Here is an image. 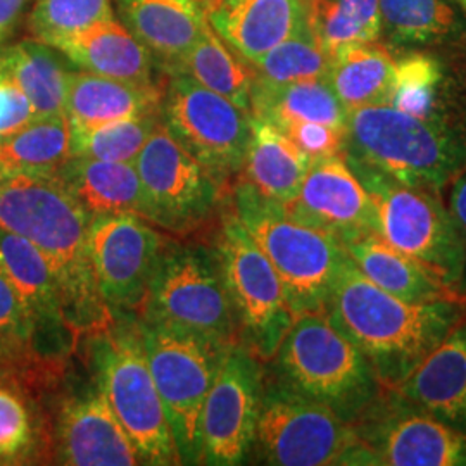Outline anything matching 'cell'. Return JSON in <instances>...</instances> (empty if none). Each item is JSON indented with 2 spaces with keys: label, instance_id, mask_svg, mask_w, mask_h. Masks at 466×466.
<instances>
[{
  "label": "cell",
  "instance_id": "obj_1",
  "mask_svg": "<svg viewBox=\"0 0 466 466\" xmlns=\"http://www.w3.org/2000/svg\"><path fill=\"white\" fill-rule=\"evenodd\" d=\"M90 217L57 173L0 169V228L25 237L49 259L75 332H97L113 321L90 258Z\"/></svg>",
  "mask_w": 466,
  "mask_h": 466
},
{
  "label": "cell",
  "instance_id": "obj_2",
  "mask_svg": "<svg viewBox=\"0 0 466 466\" xmlns=\"http://www.w3.org/2000/svg\"><path fill=\"white\" fill-rule=\"evenodd\" d=\"M327 315L367 356L383 387L396 389L466 317V302H404L370 282L348 258Z\"/></svg>",
  "mask_w": 466,
  "mask_h": 466
},
{
  "label": "cell",
  "instance_id": "obj_3",
  "mask_svg": "<svg viewBox=\"0 0 466 466\" xmlns=\"http://www.w3.org/2000/svg\"><path fill=\"white\" fill-rule=\"evenodd\" d=\"M344 159L396 184L441 192L466 167V140L441 119H421L400 109H350Z\"/></svg>",
  "mask_w": 466,
  "mask_h": 466
},
{
  "label": "cell",
  "instance_id": "obj_4",
  "mask_svg": "<svg viewBox=\"0 0 466 466\" xmlns=\"http://www.w3.org/2000/svg\"><path fill=\"white\" fill-rule=\"evenodd\" d=\"M227 202L275 268L294 317L327 311L350 258L344 246L289 217L283 204L261 196L244 178L233 184Z\"/></svg>",
  "mask_w": 466,
  "mask_h": 466
},
{
  "label": "cell",
  "instance_id": "obj_5",
  "mask_svg": "<svg viewBox=\"0 0 466 466\" xmlns=\"http://www.w3.org/2000/svg\"><path fill=\"white\" fill-rule=\"evenodd\" d=\"M113 315L104 329L82 335L90 373L130 437L140 465H182L150 373L138 318Z\"/></svg>",
  "mask_w": 466,
  "mask_h": 466
},
{
  "label": "cell",
  "instance_id": "obj_6",
  "mask_svg": "<svg viewBox=\"0 0 466 466\" xmlns=\"http://www.w3.org/2000/svg\"><path fill=\"white\" fill-rule=\"evenodd\" d=\"M271 363L269 377L330 408L350 425L387 390L367 356L333 325L327 311L296 318Z\"/></svg>",
  "mask_w": 466,
  "mask_h": 466
},
{
  "label": "cell",
  "instance_id": "obj_7",
  "mask_svg": "<svg viewBox=\"0 0 466 466\" xmlns=\"http://www.w3.org/2000/svg\"><path fill=\"white\" fill-rule=\"evenodd\" d=\"M138 319L238 342V323L217 246L167 240Z\"/></svg>",
  "mask_w": 466,
  "mask_h": 466
},
{
  "label": "cell",
  "instance_id": "obj_8",
  "mask_svg": "<svg viewBox=\"0 0 466 466\" xmlns=\"http://www.w3.org/2000/svg\"><path fill=\"white\" fill-rule=\"evenodd\" d=\"M138 327L180 463L200 465L204 402L232 344L142 319Z\"/></svg>",
  "mask_w": 466,
  "mask_h": 466
},
{
  "label": "cell",
  "instance_id": "obj_9",
  "mask_svg": "<svg viewBox=\"0 0 466 466\" xmlns=\"http://www.w3.org/2000/svg\"><path fill=\"white\" fill-rule=\"evenodd\" d=\"M377 208V233L452 290L465 294L466 250L461 233L437 192L396 184L350 167Z\"/></svg>",
  "mask_w": 466,
  "mask_h": 466
},
{
  "label": "cell",
  "instance_id": "obj_10",
  "mask_svg": "<svg viewBox=\"0 0 466 466\" xmlns=\"http://www.w3.org/2000/svg\"><path fill=\"white\" fill-rule=\"evenodd\" d=\"M358 448L352 425L330 408L265 377L250 458L275 466L350 465Z\"/></svg>",
  "mask_w": 466,
  "mask_h": 466
},
{
  "label": "cell",
  "instance_id": "obj_11",
  "mask_svg": "<svg viewBox=\"0 0 466 466\" xmlns=\"http://www.w3.org/2000/svg\"><path fill=\"white\" fill-rule=\"evenodd\" d=\"M215 246L237 315L238 342L263 363H269L296 317L275 268L250 238L228 202L221 208Z\"/></svg>",
  "mask_w": 466,
  "mask_h": 466
},
{
  "label": "cell",
  "instance_id": "obj_12",
  "mask_svg": "<svg viewBox=\"0 0 466 466\" xmlns=\"http://www.w3.org/2000/svg\"><path fill=\"white\" fill-rule=\"evenodd\" d=\"M146 221L167 232L190 233L211 221L227 202L228 182L200 165L163 121L135 157Z\"/></svg>",
  "mask_w": 466,
  "mask_h": 466
},
{
  "label": "cell",
  "instance_id": "obj_13",
  "mask_svg": "<svg viewBox=\"0 0 466 466\" xmlns=\"http://www.w3.org/2000/svg\"><path fill=\"white\" fill-rule=\"evenodd\" d=\"M161 121L190 156L223 180L230 182L244 169L252 115L190 76H169L163 88Z\"/></svg>",
  "mask_w": 466,
  "mask_h": 466
},
{
  "label": "cell",
  "instance_id": "obj_14",
  "mask_svg": "<svg viewBox=\"0 0 466 466\" xmlns=\"http://www.w3.org/2000/svg\"><path fill=\"white\" fill-rule=\"evenodd\" d=\"M370 465L463 466L466 435L387 389L352 425Z\"/></svg>",
  "mask_w": 466,
  "mask_h": 466
},
{
  "label": "cell",
  "instance_id": "obj_15",
  "mask_svg": "<svg viewBox=\"0 0 466 466\" xmlns=\"http://www.w3.org/2000/svg\"><path fill=\"white\" fill-rule=\"evenodd\" d=\"M265 377L263 361L246 346L228 348L202 410V465L248 463Z\"/></svg>",
  "mask_w": 466,
  "mask_h": 466
},
{
  "label": "cell",
  "instance_id": "obj_16",
  "mask_svg": "<svg viewBox=\"0 0 466 466\" xmlns=\"http://www.w3.org/2000/svg\"><path fill=\"white\" fill-rule=\"evenodd\" d=\"M167 238L144 218L109 215L90 221V258L100 296L113 313L137 315Z\"/></svg>",
  "mask_w": 466,
  "mask_h": 466
},
{
  "label": "cell",
  "instance_id": "obj_17",
  "mask_svg": "<svg viewBox=\"0 0 466 466\" xmlns=\"http://www.w3.org/2000/svg\"><path fill=\"white\" fill-rule=\"evenodd\" d=\"M50 463L69 466L140 465L130 437L94 380L66 389L50 402Z\"/></svg>",
  "mask_w": 466,
  "mask_h": 466
},
{
  "label": "cell",
  "instance_id": "obj_18",
  "mask_svg": "<svg viewBox=\"0 0 466 466\" xmlns=\"http://www.w3.org/2000/svg\"><path fill=\"white\" fill-rule=\"evenodd\" d=\"M283 208L289 217L332 235L342 246L367 233H377L375 200L344 154L311 161L299 194Z\"/></svg>",
  "mask_w": 466,
  "mask_h": 466
},
{
  "label": "cell",
  "instance_id": "obj_19",
  "mask_svg": "<svg viewBox=\"0 0 466 466\" xmlns=\"http://www.w3.org/2000/svg\"><path fill=\"white\" fill-rule=\"evenodd\" d=\"M315 0H218L208 19L218 36L249 65L313 19Z\"/></svg>",
  "mask_w": 466,
  "mask_h": 466
},
{
  "label": "cell",
  "instance_id": "obj_20",
  "mask_svg": "<svg viewBox=\"0 0 466 466\" xmlns=\"http://www.w3.org/2000/svg\"><path fill=\"white\" fill-rule=\"evenodd\" d=\"M394 390L466 435V317Z\"/></svg>",
  "mask_w": 466,
  "mask_h": 466
},
{
  "label": "cell",
  "instance_id": "obj_21",
  "mask_svg": "<svg viewBox=\"0 0 466 466\" xmlns=\"http://www.w3.org/2000/svg\"><path fill=\"white\" fill-rule=\"evenodd\" d=\"M117 13L167 75L175 73L209 26L206 9L196 0H117Z\"/></svg>",
  "mask_w": 466,
  "mask_h": 466
},
{
  "label": "cell",
  "instance_id": "obj_22",
  "mask_svg": "<svg viewBox=\"0 0 466 466\" xmlns=\"http://www.w3.org/2000/svg\"><path fill=\"white\" fill-rule=\"evenodd\" d=\"M84 71L130 84L152 85L154 57L115 17L49 44Z\"/></svg>",
  "mask_w": 466,
  "mask_h": 466
},
{
  "label": "cell",
  "instance_id": "obj_23",
  "mask_svg": "<svg viewBox=\"0 0 466 466\" xmlns=\"http://www.w3.org/2000/svg\"><path fill=\"white\" fill-rule=\"evenodd\" d=\"M57 177L90 219L109 215L146 219L144 192L134 163L69 157Z\"/></svg>",
  "mask_w": 466,
  "mask_h": 466
},
{
  "label": "cell",
  "instance_id": "obj_24",
  "mask_svg": "<svg viewBox=\"0 0 466 466\" xmlns=\"http://www.w3.org/2000/svg\"><path fill=\"white\" fill-rule=\"evenodd\" d=\"M344 249L370 282L398 299L413 304L435 300L466 302L463 294L452 290L411 258L392 248L379 233H367L350 240L344 244Z\"/></svg>",
  "mask_w": 466,
  "mask_h": 466
},
{
  "label": "cell",
  "instance_id": "obj_25",
  "mask_svg": "<svg viewBox=\"0 0 466 466\" xmlns=\"http://www.w3.org/2000/svg\"><path fill=\"white\" fill-rule=\"evenodd\" d=\"M161 85H140L71 71L65 116L73 127H96L117 119L161 113Z\"/></svg>",
  "mask_w": 466,
  "mask_h": 466
},
{
  "label": "cell",
  "instance_id": "obj_26",
  "mask_svg": "<svg viewBox=\"0 0 466 466\" xmlns=\"http://www.w3.org/2000/svg\"><path fill=\"white\" fill-rule=\"evenodd\" d=\"M0 275L40 329L69 327L63 290L49 259L30 240L4 228H0Z\"/></svg>",
  "mask_w": 466,
  "mask_h": 466
},
{
  "label": "cell",
  "instance_id": "obj_27",
  "mask_svg": "<svg viewBox=\"0 0 466 466\" xmlns=\"http://www.w3.org/2000/svg\"><path fill=\"white\" fill-rule=\"evenodd\" d=\"M311 159L265 119L252 117L249 147L244 165L248 180L261 196L287 204L299 194L300 185L309 169Z\"/></svg>",
  "mask_w": 466,
  "mask_h": 466
},
{
  "label": "cell",
  "instance_id": "obj_28",
  "mask_svg": "<svg viewBox=\"0 0 466 466\" xmlns=\"http://www.w3.org/2000/svg\"><path fill=\"white\" fill-rule=\"evenodd\" d=\"M69 75L54 47L40 40H25L0 49V76L25 94L36 117L65 115Z\"/></svg>",
  "mask_w": 466,
  "mask_h": 466
},
{
  "label": "cell",
  "instance_id": "obj_29",
  "mask_svg": "<svg viewBox=\"0 0 466 466\" xmlns=\"http://www.w3.org/2000/svg\"><path fill=\"white\" fill-rule=\"evenodd\" d=\"M250 113L277 128L294 123H323L344 132L350 116L327 78L285 85L252 82Z\"/></svg>",
  "mask_w": 466,
  "mask_h": 466
},
{
  "label": "cell",
  "instance_id": "obj_30",
  "mask_svg": "<svg viewBox=\"0 0 466 466\" xmlns=\"http://www.w3.org/2000/svg\"><path fill=\"white\" fill-rule=\"evenodd\" d=\"M396 61L377 42L354 44L330 57L327 82L350 109L389 104Z\"/></svg>",
  "mask_w": 466,
  "mask_h": 466
},
{
  "label": "cell",
  "instance_id": "obj_31",
  "mask_svg": "<svg viewBox=\"0 0 466 466\" xmlns=\"http://www.w3.org/2000/svg\"><path fill=\"white\" fill-rule=\"evenodd\" d=\"M50 461L47 415L16 383L0 377V465Z\"/></svg>",
  "mask_w": 466,
  "mask_h": 466
},
{
  "label": "cell",
  "instance_id": "obj_32",
  "mask_svg": "<svg viewBox=\"0 0 466 466\" xmlns=\"http://www.w3.org/2000/svg\"><path fill=\"white\" fill-rule=\"evenodd\" d=\"M173 75L190 76L198 84L252 115V67L218 36L211 25Z\"/></svg>",
  "mask_w": 466,
  "mask_h": 466
},
{
  "label": "cell",
  "instance_id": "obj_33",
  "mask_svg": "<svg viewBox=\"0 0 466 466\" xmlns=\"http://www.w3.org/2000/svg\"><path fill=\"white\" fill-rule=\"evenodd\" d=\"M69 157V121L65 115L35 117L16 132L0 137V169L50 175Z\"/></svg>",
  "mask_w": 466,
  "mask_h": 466
},
{
  "label": "cell",
  "instance_id": "obj_34",
  "mask_svg": "<svg viewBox=\"0 0 466 466\" xmlns=\"http://www.w3.org/2000/svg\"><path fill=\"white\" fill-rule=\"evenodd\" d=\"M254 82L267 85L294 84L327 78L330 56L323 47L313 19L250 65Z\"/></svg>",
  "mask_w": 466,
  "mask_h": 466
},
{
  "label": "cell",
  "instance_id": "obj_35",
  "mask_svg": "<svg viewBox=\"0 0 466 466\" xmlns=\"http://www.w3.org/2000/svg\"><path fill=\"white\" fill-rule=\"evenodd\" d=\"M161 123V113L117 119L96 127L69 125L71 157L134 163L150 134Z\"/></svg>",
  "mask_w": 466,
  "mask_h": 466
},
{
  "label": "cell",
  "instance_id": "obj_36",
  "mask_svg": "<svg viewBox=\"0 0 466 466\" xmlns=\"http://www.w3.org/2000/svg\"><path fill=\"white\" fill-rule=\"evenodd\" d=\"M313 23L330 57L348 46L377 42L382 32L379 0H315Z\"/></svg>",
  "mask_w": 466,
  "mask_h": 466
},
{
  "label": "cell",
  "instance_id": "obj_37",
  "mask_svg": "<svg viewBox=\"0 0 466 466\" xmlns=\"http://www.w3.org/2000/svg\"><path fill=\"white\" fill-rule=\"evenodd\" d=\"M382 28L402 46H427L454 30L450 0H379Z\"/></svg>",
  "mask_w": 466,
  "mask_h": 466
},
{
  "label": "cell",
  "instance_id": "obj_38",
  "mask_svg": "<svg viewBox=\"0 0 466 466\" xmlns=\"http://www.w3.org/2000/svg\"><path fill=\"white\" fill-rule=\"evenodd\" d=\"M442 71L429 56H406L396 61L389 106L421 119L439 117V88Z\"/></svg>",
  "mask_w": 466,
  "mask_h": 466
},
{
  "label": "cell",
  "instance_id": "obj_39",
  "mask_svg": "<svg viewBox=\"0 0 466 466\" xmlns=\"http://www.w3.org/2000/svg\"><path fill=\"white\" fill-rule=\"evenodd\" d=\"M111 17H115L111 0H35L28 25L35 38L49 46L59 36Z\"/></svg>",
  "mask_w": 466,
  "mask_h": 466
},
{
  "label": "cell",
  "instance_id": "obj_40",
  "mask_svg": "<svg viewBox=\"0 0 466 466\" xmlns=\"http://www.w3.org/2000/svg\"><path fill=\"white\" fill-rule=\"evenodd\" d=\"M40 329L15 289L0 275V373L30 354L44 340Z\"/></svg>",
  "mask_w": 466,
  "mask_h": 466
},
{
  "label": "cell",
  "instance_id": "obj_41",
  "mask_svg": "<svg viewBox=\"0 0 466 466\" xmlns=\"http://www.w3.org/2000/svg\"><path fill=\"white\" fill-rule=\"evenodd\" d=\"M311 161L344 152L346 132L323 123H294L280 128Z\"/></svg>",
  "mask_w": 466,
  "mask_h": 466
},
{
  "label": "cell",
  "instance_id": "obj_42",
  "mask_svg": "<svg viewBox=\"0 0 466 466\" xmlns=\"http://www.w3.org/2000/svg\"><path fill=\"white\" fill-rule=\"evenodd\" d=\"M34 107L16 85L0 76V137L13 134L34 121Z\"/></svg>",
  "mask_w": 466,
  "mask_h": 466
},
{
  "label": "cell",
  "instance_id": "obj_43",
  "mask_svg": "<svg viewBox=\"0 0 466 466\" xmlns=\"http://www.w3.org/2000/svg\"><path fill=\"white\" fill-rule=\"evenodd\" d=\"M446 208L451 217L454 219L458 230L461 233L466 250V167L461 169L452 180H451ZM465 294H466V269H465Z\"/></svg>",
  "mask_w": 466,
  "mask_h": 466
},
{
  "label": "cell",
  "instance_id": "obj_44",
  "mask_svg": "<svg viewBox=\"0 0 466 466\" xmlns=\"http://www.w3.org/2000/svg\"><path fill=\"white\" fill-rule=\"evenodd\" d=\"M30 0H0V42L11 34Z\"/></svg>",
  "mask_w": 466,
  "mask_h": 466
},
{
  "label": "cell",
  "instance_id": "obj_45",
  "mask_svg": "<svg viewBox=\"0 0 466 466\" xmlns=\"http://www.w3.org/2000/svg\"><path fill=\"white\" fill-rule=\"evenodd\" d=\"M196 2H199L200 5L206 9V13L217 4L218 0H196Z\"/></svg>",
  "mask_w": 466,
  "mask_h": 466
},
{
  "label": "cell",
  "instance_id": "obj_46",
  "mask_svg": "<svg viewBox=\"0 0 466 466\" xmlns=\"http://www.w3.org/2000/svg\"><path fill=\"white\" fill-rule=\"evenodd\" d=\"M452 2H454V4H458V5H460V7H461V9L466 13V0H452Z\"/></svg>",
  "mask_w": 466,
  "mask_h": 466
}]
</instances>
